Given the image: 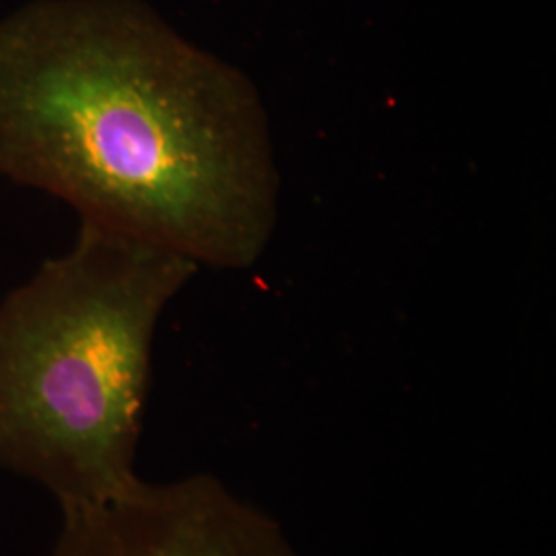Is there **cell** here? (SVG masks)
I'll use <instances>...</instances> for the list:
<instances>
[{
	"mask_svg": "<svg viewBox=\"0 0 556 556\" xmlns=\"http://www.w3.org/2000/svg\"><path fill=\"white\" fill-rule=\"evenodd\" d=\"M200 268L80 220L73 248L0 301V468L60 511L137 480L160 319Z\"/></svg>",
	"mask_w": 556,
	"mask_h": 556,
	"instance_id": "cell-2",
	"label": "cell"
},
{
	"mask_svg": "<svg viewBox=\"0 0 556 556\" xmlns=\"http://www.w3.org/2000/svg\"><path fill=\"white\" fill-rule=\"evenodd\" d=\"M50 556H301L282 523L223 480H137L116 497L62 511Z\"/></svg>",
	"mask_w": 556,
	"mask_h": 556,
	"instance_id": "cell-3",
	"label": "cell"
},
{
	"mask_svg": "<svg viewBox=\"0 0 556 556\" xmlns=\"http://www.w3.org/2000/svg\"><path fill=\"white\" fill-rule=\"evenodd\" d=\"M0 176L199 268L254 266L277 227L256 85L135 0L0 23Z\"/></svg>",
	"mask_w": 556,
	"mask_h": 556,
	"instance_id": "cell-1",
	"label": "cell"
}]
</instances>
